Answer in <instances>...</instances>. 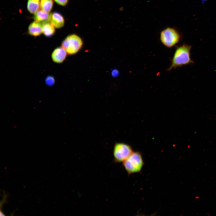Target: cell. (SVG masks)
I'll return each instance as SVG.
<instances>
[{
	"label": "cell",
	"instance_id": "obj_1",
	"mask_svg": "<svg viewBox=\"0 0 216 216\" xmlns=\"http://www.w3.org/2000/svg\"><path fill=\"white\" fill-rule=\"evenodd\" d=\"M192 46L183 44L177 46L176 49L170 66L166 69L170 71L172 69L194 63L191 59L190 50Z\"/></svg>",
	"mask_w": 216,
	"mask_h": 216
},
{
	"label": "cell",
	"instance_id": "obj_2",
	"mask_svg": "<svg viewBox=\"0 0 216 216\" xmlns=\"http://www.w3.org/2000/svg\"><path fill=\"white\" fill-rule=\"evenodd\" d=\"M144 163L141 154L139 152H133L123 162V165L128 174L140 172Z\"/></svg>",
	"mask_w": 216,
	"mask_h": 216
},
{
	"label": "cell",
	"instance_id": "obj_3",
	"mask_svg": "<svg viewBox=\"0 0 216 216\" xmlns=\"http://www.w3.org/2000/svg\"><path fill=\"white\" fill-rule=\"evenodd\" d=\"M182 38L179 32L176 29L168 27L163 29L160 33L161 43L167 47L171 48L180 41Z\"/></svg>",
	"mask_w": 216,
	"mask_h": 216
},
{
	"label": "cell",
	"instance_id": "obj_4",
	"mask_svg": "<svg viewBox=\"0 0 216 216\" xmlns=\"http://www.w3.org/2000/svg\"><path fill=\"white\" fill-rule=\"evenodd\" d=\"M81 38L77 35L72 34L68 36L62 41V46L70 55L77 53L83 45Z\"/></svg>",
	"mask_w": 216,
	"mask_h": 216
},
{
	"label": "cell",
	"instance_id": "obj_5",
	"mask_svg": "<svg viewBox=\"0 0 216 216\" xmlns=\"http://www.w3.org/2000/svg\"><path fill=\"white\" fill-rule=\"evenodd\" d=\"M133 152L129 145L123 142L116 143L114 146L113 156L115 162H124Z\"/></svg>",
	"mask_w": 216,
	"mask_h": 216
},
{
	"label": "cell",
	"instance_id": "obj_6",
	"mask_svg": "<svg viewBox=\"0 0 216 216\" xmlns=\"http://www.w3.org/2000/svg\"><path fill=\"white\" fill-rule=\"evenodd\" d=\"M67 53L62 46L56 48L51 54V58L53 61L57 63H61L65 59Z\"/></svg>",
	"mask_w": 216,
	"mask_h": 216
},
{
	"label": "cell",
	"instance_id": "obj_7",
	"mask_svg": "<svg viewBox=\"0 0 216 216\" xmlns=\"http://www.w3.org/2000/svg\"><path fill=\"white\" fill-rule=\"evenodd\" d=\"M50 22L56 28H60L64 24V19L60 13L54 12L51 14L50 20Z\"/></svg>",
	"mask_w": 216,
	"mask_h": 216
},
{
	"label": "cell",
	"instance_id": "obj_8",
	"mask_svg": "<svg viewBox=\"0 0 216 216\" xmlns=\"http://www.w3.org/2000/svg\"><path fill=\"white\" fill-rule=\"evenodd\" d=\"M28 32L29 34L34 37L40 36L42 33V24L36 21L32 22L28 26Z\"/></svg>",
	"mask_w": 216,
	"mask_h": 216
},
{
	"label": "cell",
	"instance_id": "obj_9",
	"mask_svg": "<svg viewBox=\"0 0 216 216\" xmlns=\"http://www.w3.org/2000/svg\"><path fill=\"white\" fill-rule=\"evenodd\" d=\"M50 15L41 9L38 10L34 14V19L36 22L43 23L50 21Z\"/></svg>",
	"mask_w": 216,
	"mask_h": 216
},
{
	"label": "cell",
	"instance_id": "obj_10",
	"mask_svg": "<svg viewBox=\"0 0 216 216\" xmlns=\"http://www.w3.org/2000/svg\"><path fill=\"white\" fill-rule=\"evenodd\" d=\"M42 33L47 37H50L55 34V27L50 23L47 22L42 23Z\"/></svg>",
	"mask_w": 216,
	"mask_h": 216
},
{
	"label": "cell",
	"instance_id": "obj_11",
	"mask_svg": "<svg viewBox=\"0 0 216 216\" xmlns=\"http://www.w3.org/2000/svg\"><path fill=\"white\" fill-rule=\"evenodd\" d=\"M40 0H28L27 8L31 14H34L40 7Z\"/></svg>",
	"mask_w": 216,
	"mask_h": 216
},
{
	"label": "cell",
	"instance_id": "obj_12",
	"mask_svg": "<svg viewBox=\"0 0 216 216\" xmlns=\"http://www.w3.org/2000/svg\"><path fill=\"white\" fill-rule=\"evenodd\" d=\"M53 5L52 0H40V7L43 10L49 13L52 10Z\"/></svg>",
	"mask_w": 216,
	"mask_h": 216
},
{
	"label": "cell",
	"instance_id": "obj_13",
	"mask_svg": "<svg viewBox=\"0 0 216 216\" xmlns=\"http://www.w3.org/2000/svg\"><path fill=\"white\" fill-rule=\"evenodd\" d=\"M46 84L48 86H52L55 83V80L53 76L51 75L48 76L45 79Z\"/></svg>",
	"mask_w": 216,
	"mask_h": 216
},
{
	"label": "cell",
	"instance_id": "obj_14",
	"mask_svg": "<svg viewBox=\"0 0 216 216\" xmlns=\"http://www.w3.org/2000/svg\"><path fill=\"white\" fill-rule=\"evenodd\" d=\"M58 5L62 6L66 5L68 2L69 0H54Z\"/></svg>",
	"mask_w": 216,
	"mask_h": 216
},
{
	"label": "cell",
	"instance_id": "obj_15",
	"mask_svg": "<svg viewBox=\"0 0 216 216\" xmlns=\"http://www.w3.org/2000/svg\"><path fill=\"white\" fill-rule=\"evenodd\" d=\"M118 72L117 70H113L112 72V75L113 76H116L118 74Z\"/></svg>",
	"mask_w": 216,
	"mask_h": 216
}]
</instances>
